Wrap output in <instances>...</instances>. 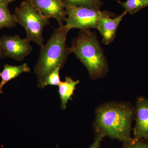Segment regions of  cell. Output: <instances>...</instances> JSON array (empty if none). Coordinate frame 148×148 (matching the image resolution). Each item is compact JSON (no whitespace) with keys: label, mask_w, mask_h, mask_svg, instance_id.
<instances>
[{"label":"cell","mask_w":148,"mask_h":148,"mask_svg":"<svg viewBox=\"0 0 148 148\" xmlns=\"http://www.w3.org/2000/svg\"><path fill=\"white\" fill-rule=\"evenodd\" d=\"M135 108L130 103L110 102L96 109L93 127L96 135L119 140L123 143L132 140L131 125Z\"/></svg>","instance_id":"1"},{"label":"cell","mask_w":148,"mask_h":148,"mask_svg":"<svg viewBox=\"0 0 148 148\" xmlns=\"http://www.w3.org/2000/svg\"><path fill=\"white\" fill-rule=\"evenodd\" d=\"M71 30L66 25L54 29L49 39L41 47L34 72L38 77L37 86L44 89L49 75L58 67L62 68L70 53L66 45L67 36Z\"/></svg>","instance_id":"2"},{"label":"cell","mask_w":148,"mask_h":148,"mask_svg":"<svg viewBox=\"0 0 148 148\" xmlns=\"http://www.w3.org/2000/svg\"><path fill=\"white\" fill-rule=\"evenodd\" d=\"M69 49L87 69L91 79L102 78L108 72V61L94 32L80 30Z\"/></svg>","instance_id":"3"},{"label":"cell","mask_w":148,"mask_h":148,"mask_svg":"<svg viewBox=\"0 0 148 148\" xmlns=\"http://www.w3.org/2000/svg\"><path fill=\"white\" fill-rule=\"evenodd\" d=\"M14 14L17 23L25 30L26 38L41 47L44 44L43 31L49 24V18L43 16L27 0L15 8Z\"/></svg>","instance_id":"4"},{"label":"cell","mask_w":148,"mask_h":148,"mask_svg":"<svg viewBox=\"0 0 148 148\" xmlns=\"http://www.w3.org/2000/svg\"><path fill=\"white\" fill-rule=\"evenodd\" d=\"M65 22L69 29L80 30L97 29L100 19L103 17H114V14L108 11H100L86 8L66 7Z\"/></svg>","instance_id":"5"},{"label":"cell","mask_w":148,"mask_h":148,"mask_svg":"<svg viewBox=\"0 0 148 148\" xmlns=\"http://www.w3.org/2000/svg\"><path fill=\"white\" fill-rule=\"evenodd\" d=\"M31 42L27 38H21L18 35L3 36L0 38L5 56L16 61L24 60L32 52Z\"/></svg>","instance_id":"6"},{"label":"cell","mask_w":148,"mask_h":148,"mask_svg":"<svg viewBox=\"0 0 148 148\" xmlns=\"http://www.w3.org/2000/svg\"><path fill=\"white\" fill-rule=\"evenodd\" d=\"M43 16L56 19L59 26L64 25L67 14L61 0H27Z\"/></svg>","instance_id":"7"},{"label":"cell","mask_w":148,"mask_h":148,"mask_svg":"<svg viewBox=\"0 0 148 148\" xmlns=\"http://www.w3.org/2000/svg\"><path fill=\"white\" fill-rule=\"evenodd\" d=\"M135 124L133 139L148 140V99L143 96L137 98L135 108Z\"/></svg>","instance_id":"8"},{"label":"cell","mask_w":148,"mask_h":148,"mask_svg":"<svg viewBox=\"0 0 148 148\" xmlns=\"http://www.w3.org/2000/svg\"><path fill=\"white\" fill-rule=\"evenodd\" d=\"M127 12L125 10L121 14L116 17H103L100 19L97 29L103 37L104 44L108 45L113 41L116 36L118 27Z\"/></svg>","instance_id":"9"},{"label":"cell","mask_w":148,"mask_h":148,"mask_svg":"<svg viewBox=\"0 0 148 148\" xmlns=\"http://www.w3.org/2000/svg\"><path fill=\"white\" fill-rule=\"evenodd\" d=\"M31 69L27 63L19 66L5 64L0 72V94H2L4 86L11 80L16 79L23 73H29Z\"/></svg>","instance_id":"10"},{"label":"cell","mask_w":148,"mask_h":148,"mask_svg":"<svg viewBox=\"0 0 148 148\" xmlns=\"http://www.w3.org/2000/svg\"><path fill=\"white\" fill-rule=\"evenodd\" d=\"M79 81H74L70 77H66L64 81L61 82L58 85V92L61 100V108L65 110L69 100H72L75 90Z\"/></svg>","instance_id":"11"},{"label":"cell","mask_w":148,"mask_h":148,"mask_svg":"<svg viewBox=\"0 0 148 148\" xmlns=\"http://www.w3.org/2000/svg\"><path fill=\"white\" fill-rule=\"evenodd\" d=\"M66 7L86 8L99 10L103 6L101 0H61Z\"/></svg>","instance_id":"12"},{"label":"cell","mask_w":148,"mask_h":148,"mask_svg":"<svg viewBox=\"0 0 148 148\" xmlns=\"http://www.w3.org/2000/svg\"><path fill=\"white\" fill-rule=\"evenodd\" d=\"M8 4L0 3V29L11 28L16 26V18L9 10Z\"/></svg>","instance_id":"13"},{"label":"cell","mask_w":148,"mask_h":148,"mask_svg":"<svg viewBox=\"0 0 148 148\" xmlns=\"http://www.w3.org/2000/svg\"><path fill=\"white\" fill-rule=\"evenodd\" d=\"M117 1L130 14L136 13L148 6V0H127L124 2L118 0Z\"/></svg>","instance_id":"14"},{"label":"cell","mask_w":148,"mask_h":148,"mask_svg":"<svg viewBox=\"0 0 148 148\" xmlns=\"http://www.w3.org/2000/svg\"><path fill=\"white\" fill-rule=\"evenodd\" d=\"M61 69V67H57L48 75L45 82V87L49 85L58 86L61 82L59 74V71Z\"/></svg>","instance_id":"15"},{"label":"cell","mask_w":148,"mask_h":148,"mask_svg":"<svg viewBox=\"0 0 148 148\" xmlns=\"http://www.w3.org/2000/svg\"><path fill=\"white\" fill-rule=\"evenodd\" d=\"M122 148H148V143L146 140H135L132 138L130 142L123 143Z\"/></svg>","instance_id":"16"},{"label":"cell","mask_w":148,"mask_h":148,"mask_svg":"<svg viewBox=\"0 0 148 148\" xmlns=\"http://www.w3.org/2000/svg\"><path fill=\"white\" fill-rule=\"evenodd\" d=\"M104 138L105 137L103 135L98 134L96 135L93 143L89 148H99L101 142Z\"/></svg>","instance_id":"17"},{"label":"cell","mask_w":148,"mask_h":148,"mask_svg":"<svg viewBox=\"0 0 148 148\" xmlns=\"http://www.w3.org/2000/svg\"><path fill=\"white\" fill-rule=\"evenodd\" d=\"M15 0H0V3L8 5L9 3L13 2Z\"/></svg>","instance_id":"18"},{"label":"cell","mask_w":148,"mask_h":148,"mask_svg":"<svg viewBox=\"0 0 148 148\" xmlns=\"http://www.w3.org/2000/svg\"><path fill=\"white\" fill-rule=\"evenodd\" d=\"M4 56L5 55L3 51L2 48L1 47V46L0 44V58H4Z\"/></svg>","instance_id":"19"}]
</instances>
